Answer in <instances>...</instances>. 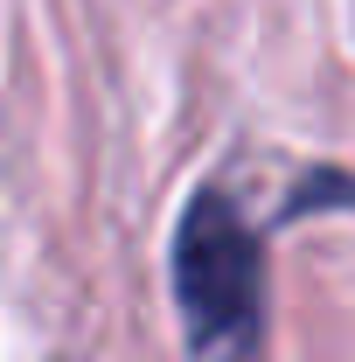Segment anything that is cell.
I'll return each mask as SVG.
<instances>
[{
  "label": "cell",
  "mask_w": 355,
  "mask_h": 362,
  "mask_svg": "<svg viewBox=\"0 0 355 362\" xmlns=\"http://www.w3.org/2000/svg\"><path fill=\"white\" fill-rule=\"evenodd\" d=\"M175 314L195 362H258L265 356V237L237 209V195L195 188L175 223Z\"/></svg>",
  "instance_id": "6da1fadb"
}]
</instances>
